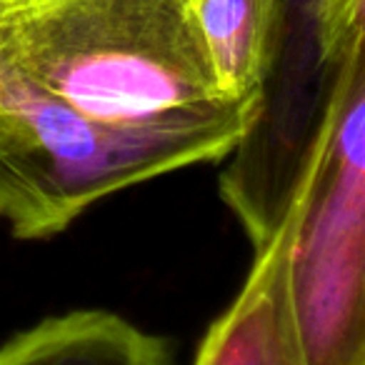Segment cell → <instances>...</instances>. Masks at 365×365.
I'll return each mask as SVG.
<instances>
[{"label": "cell", "instance_id": "obj_6", "mask_svg": "<svg viewBox=\"0 0 365 365\" xmlns=\"http://www.w3.org/2000/svg\"><path fill=\"white\" fill-rule=\"evenodd\" d=\"M295 8L308 41L325 58L365 36V0H295Z\"/></svg>", "mask_w": 365, "mask_h": 365}, {"label": "cell", "instance_id": "obj_1", "mask_svg": "<svg viewBox=\"0 0 365 365\" xmlns=\"http://www.w3.org/2000/svg\"><path fill=\"white\" fill-rule=\"evenodd\" d=\"M0 63L113 130L238 143L260 108L223 88L193 0H0Z\"/></svg>", "mask_w": 365, "mask_h": 365}, {"label": "cell", "instance_id": "obj_2", "mask_svg": "<svg viewBox=\"0 0 365 365\" xmlns=\"http://www.w3.org/2000/svg\"><path fill=\"white\" fill-rule=\"evenodd\" d=\"M293 205L288 275L303 365H365V43L340 61Z\"/></svg>", "mask_w": 365, "mask_h": 365}, {"label": "cell", "instance_id": "obj_3", "mask_svg": "<svg viewBox=\"0 0 365 365\" xmlns=\"http://www.w3.org/2000/svg\"><path fill=\"white\" fill-rule=\"evenodd\" d=\"M295 205L255 248V263L233 303L203 335L193 365H303L290 305V240Z\"/></svg>", "mask_w": 365, "mask_h": 365}, {"label": "cell", "instance_id": "obj_4", "mask_svg": "<svg viewBox=\"0 0 365 365\" xmlns=\"http://www.w3.org/2000/svg\"><path fill=\"white\" fill-rule=\"evenodd\" d=\"M0 365H170V348L110 310H71L13 335Z\"/></svg>", "mask_w": 365, "mask_h": 365}, {"label": "cell", "instance_id": "obj_7", "mask_svg": "<svg viewBox=\"0 0 365 365\" xmlns=\"http://www.w3.org/2000/svg\"><path fill=\"white\" fill-rule=\"evenodd\" d=\"M0 220L11 225L16 238L33 240L58 233L48 210L6 170H0Z\"/></svg>", "mask_w": 365, "mask_h": 365}, {"label": "cell", "instance_id": "obj_5", "mask_svg": "<svg viewBox=\"0 0 365 365\" xmlns=\"http://www.w3.org/2000/svg\"><path fill=\"white\" fill-rule=\"evenodd\" d=\"M285 8L288 0H193L215 73L233 98L260 106L285 46Z\"/></svg>", "mask_w": 365, "mask_h": 365}]
</instances>
